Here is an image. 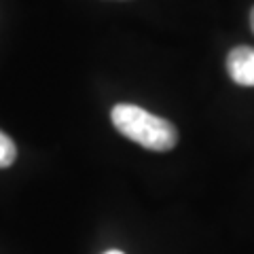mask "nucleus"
Instances as JSON below:
<instances>
[{
    "label": "nucleus",
    "mask_w": 254,
    "mask_h": 254,
    "mask_svg": "<svg viewBox=\"0 0 254 254\" xmlns=\"http://www.w3.org/2000/svg\"><path fill=\"white\" fill-rule=\"evenodd\" d=\"M115 129L127 140L155 153H168L178 144V129L168 119L157 117L136 104H117L110 113Z\"/></svg>",
    "instance_id": "1"
},
{
    "label": "nucleus",
    "mask_w": 254,
    "mask_h": 254,
    "mask_svg": "<svg viewBox=\"0 0 254 254\" xmlns=\"http://www.w3.org/2000/svg\"><path fill=\"white\" fill-rule=\"evenodd\" d=\"M227 72L242 87H254V47H235L227 55Z\"/></svg>",
    "instance_id": "2"
},
{
    "label": "nucleus",
    "mask_w": 254,
    "mask_h": 254,
    "mask_svg": "<svg viewBox=\"0 0 254 254\" xmlns=\"http://www.w3.org/2000/svg\"><path fill=\"white\" fill-rule=\"evenodd\" d=\"M15 159H17V146H15V142L0 129V170L11 168L15 163Z\"/></svg>",
    "instance_id": "3"
},
{
    "label": "nucleus",
    "mask_w": 254,
    "mask_h": 254,
    "mask_svg": "<svg viewBox=\"0 0 254 254\" xmlns=\"http://www.w3.org/2000/svg\"><path fill=\"white\" fill-rule=\"evenodd\" d=\"M250 28L254 32V6H252V11H250Z\"/></svg>",
    "instance_id": "4"
},
{
    "label": "nucleus",
    "mask_w": 254,
    "mask_h": 254,
    "mask_svg": "<svg viewBox=\"0 0 254 254\" xmlns=\"http://www.w3.org/2000/svg\"><path fill=\"white\" fill-rule=\"evenodd\" d=\"M104 254H125V252H121V250H108V252H104Z\"/></svg>",
    "instance_id": "5"
}]
</instances>
